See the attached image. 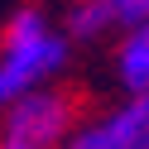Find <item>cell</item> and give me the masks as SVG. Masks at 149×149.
Masks as SVG:
<instances>
[{"label": "cell", "mask_w": 149, "mask_h": 149, "mask_svg": "<svg viewBox=\"0 0 149 149\" xmlns=\"http://www.w3.org/2000/svg\"><path fill=\"white\" fill-rule=\"evenodd\" d=\"M111 10H116V24H125V29L149 24V0H111Z\"/></svg>", "instance_id": "7"}, {"label": "cell", "mask_w": 149, "mask_h": 149, "mask_svg": "<svg viewBox=\"0 0 149 149\" xmlns=\"http://www.w3.org/2000/svg\"><path fill=\"white\" fill-rule=\"evenodd\" d=\"M116 24V10H111V0H77V10L68 15V34L72 39H96Z\"/></svg>", "instance_id": "5"}, {"label": "cell", "mask_w": 149, "mask_h": 149, "mask_svg": "<svg viewBox=\"0 0 149 149\" xmlns=\"http://www.w3.org/2000/svg\"><path fill=\"white\" fill-rule=\"evenodd\" d=\"M63 149H149V91L130 96L120 111H111L96 125L72 130Z\"/></svg>", "instance_id": "3"}, {"label": "cell", "mask_w": 149, "mask_h": 149, "mask_svg": "<svg viewBox=\"0 0 149 149\" xmlns=\"http://www.w3.org/2000/svg\"><path fill=\"white\" fill-rule=\"evenodd\" d=\"M0 149H24V144H15V139H0Z\"/></svg>", "instance_id": "8"}, {"label": "cell", "mask_w": 149, "mask_h": 149, "mask_svg": "<svg viewBox=\"0 0 149 149\" xmlns=\"http://www.w3.org/2000/svg\"><path fill=\"white\" fill-rule=\"evenodd\" d=\"M72 125V101L53 96V91H34V96L15 101L10 106V120H5V139L24 149H53Z\"/></svg>", "instance_id": "2"}, {"label": "cell", "mask_w": 149, "mask_h": 149, "mask_svg": "<svg viewBox=\"0 0 149 149\" xmlns=\"http://www.w3.org/2000/svg\"><path fill=\"white\" fill-rule=\"evenodd\" d=\"M63 58H68V39H58V34H43L34 43H5V53H0V106L34 96L39 82L63 68Z\"/></svg>", "instance_id": "1"}, {"label": "cell", "mask_w": 149, "mask_h": 149, "mask_svg": "<svg viewBox=\"0 0 149 149\" xmlns=\"http://www.w3.org/2000/svg\"><path fill=\"white\" fill-rule=\"evenodd\" d=\"M43 34H53L48 19H43V10H19L5 24V43H34V39H43Z\"/></svg>", "instance_id": "6"}, {"label": "cell", "mask_w": 149, "mask_h": 149, "mask_svg": "<svg viewBox=\"0 0 149 149\" xmlns=\"http://www.w3.org/2000/svg\"><path fill=\"white\" fill-rule=\"evenodd\" d=\"M116 72H120V82H125L135 96L149 91V24H139V29L125 34V43H120V53H116Z\"/></svg>", "instance_id": "4"}]
</instances>
